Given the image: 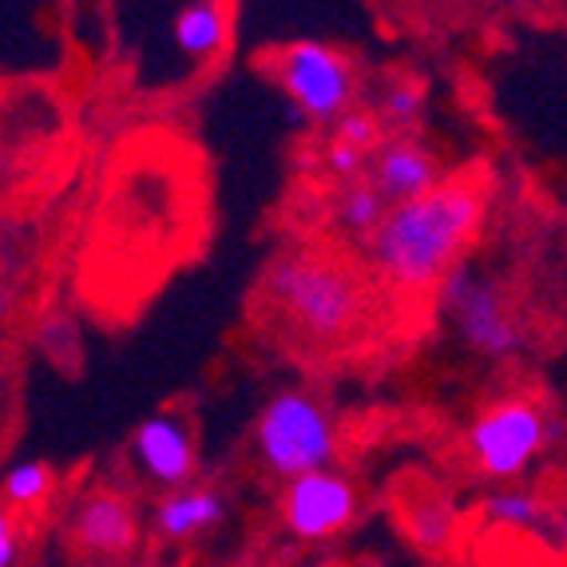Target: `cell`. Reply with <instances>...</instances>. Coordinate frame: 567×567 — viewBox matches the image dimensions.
Wrapping results in <instances>:
<instances>
[{
  "label": "cell",
  "mask_w": 567,
  "mask_h": 567,
  "mask_svg": "<svg viewBox=\"0 0 567 567\" xmlns=\"http://www.w3.org/2000/svg\"><path fill=\"white\" fill-rule=\"evenodd\" d=\"M175 48L183 56L195 60V64H207L215 60L223 48H227V9L223 0H187L175 17Z\"/></svg>",
  "instance_id": "cell-14"
},
{
  "label": "cell",
  "mask_w": 567,
  "mask_h": 567,
  "mask_svg": "<svg viewBox=\"0 0 567 567\" xmlns=\"http://www.w3.org/2000/svg\"><path fill=\"white\" fill-rule=\"evenodd\" d=\"M436 310L476 358L504 365L528 350V330L512 310L504 286L476 266L461 262L453 275H445V282L436 286Z\"/></svg>",
  "instance_id": "cell-4"
},
{
  "label": "cell",
  "mask_w": 567,
  "mask_h": 567,
  "mask_svg": "<svg viewBox=\"0 0 567 567\" xmlns=\"http://www.w3.org/2000/svg\"><path fill=\"white\" fill-rule=\"evenodd\" d=\"M429 92L416 80H393V84L381 87L378 95V120L385 135H416L421 120H425Z\"/></svg>",
  "instance_id": "cell-15"
},
{
  "label": "cell",
  "mask_w": 567,
  "mask_h": 567,
  "mask_svg": "<svg viewBox=\"0 0 567 567\" xmlns=\"http://www.w3.org/2000/svg\"><path fill=\"white\" fill-rule=\"evenodd\" d=\"M548 536L556 539L559 551H567V508H559L556 516H551V532H548Z\"/></svg>",
  "instance_id": "cell-23"
},
{
  "label": "cell",
  "mask_w": 567,
  "mask_h": 567,
  "mask_svg": "<svg viewBox=\"0 0 567 567\" xmlns=\"http://www.w3.org/2000/svg\"><path fill=\"white\" fill-rule=\"evenodd\" d=\"M4 528H12V516L4 508H0V532H4Z\"/></svg>",
  "instance_id": "cell-24"
},
{
  "label": "cell",
  "mask_w": 567,
  "mask_h": 567,
  "mask_svg": "<svg viewBox=\"0 0 567 567\" xmlns=\"http://www.w3.org/2000/svg\"><path fill=\"white\" fill-rule=\"evenodd\" d=\"M365 179L378 187V195L389 207H398V203H413L441 187L445 163L421 135H385L378 143V152L369 155Z\"/></svg>",
  "instance_id": "cell-9"
},
{
  "label": "cell",
  "mask_w": 567,
  "mask_h": 567,
  "mask_svg": "<svg viewBox=\"0 0 567 567\" xmlns=\"http://www.w3.org/2000/svg\"><path fill=\"white\" fill-rule=\"evenodd\" d=\"M275 80L286 92L298 112L313 123V127H333L341 115L358 107V76L346 52L322 40H293V44L278 48L275 60Z\"/></svg>",
  "instance_id": "cell-6"
},
{
  "label": "cell",
  "mask_w": 567,
  "mask_h": 567,
  "mask_svg": "<svg viewBox=\"0 0 567 567\" xmlns=\"http://www.w3.org/2000/svg\"><path fill=\"white\" fill-rule=\"evenodd\" d=\"M401 528L413 539L416 548L429 551V556H441L456 544V532H461V504H456L453 492L445 488H429L416 492L401 504Z\"/></svg>",
  "instance_id": "cell-12"
},
{
  "label": "cell",
  "mask_w": 567,
  "mask_h": 567,
  "mask_svg": "<svg viewBox=\"0 0 567 567\" xmlns=\"http://www.w3.org/2000/svg\"><path fill=\"white\" fill-rule=\"evenodd\" d=\"M266 298L298 333L313 341H338L361 322L365 290L341 262L290 250L266 270Z\"/></svg>",
  "instance_id": "cell-2"
},
{
  "label": "cell",
  "mask_w": 567,
  "mask_h": 567,
  "mask_svg": "<svg viewBox=\"0 0 567 567\" xmlns=\"http://www.w3.org/2000/svg\"><path fill=\"white\" fill-rule=\"evenodd\" d=\"M282 524L302 544H330L333 536L350 532L361 512V492L338 468L306 473L286 484L282 492Z\"/></svg>",
  "instance_id": "cell-7"
},
{
  "label": "cell",
  "mask_w": 567,
  "mask_h": 567,
  "mask_svg": "<svg viewBox=\"0 0 567 567\" xmlns=\"http://www.w3.org/2000/svg\"><path fill=\"white\" fill-rule=\"evenodd\" d=\"M255 453L282 484L322 473L338 461V416L306 389H278L255 421Z\"/></svg>",
  "instance_id": "cell-3"
},
{
  "label": "cell",
  "mask_w": 567,
  "mask_h": 567,
  "mask_svg": "<svg viewBox=\"0 0 567 567\" xmlns=\"http://www.w3.org/2000/svg\"><path fill=\"white\" fill-rule=\"evenodd\" d=\"M17 302H20L17 286L4 282V278H0V322H9L12 313H17Z\"/></svg>",
  "instance_id": "cell-22"
},
{
  "label": "cell",
  "mask_w": 567,
  "mask_h": 567,
  "mask_svg": "<svg viewBox=\"0 0 567 567\" xmlns=\"http://www.w3.org/2000/svg\"><path fill=\"white\" fill-rule=\"evenodd\" d=\"M72 539L84 556L123 559L140 544V516L135 504L115 488L87 492L72 512Z\"/></svg>",
  "instance_id": "cell-10"
},
{
  "label": "cell",
  "mask_w": 567,
  "mask_h": 567,
  "mask_svg": "<svg viewBox=\"0 0 567 567\" xmlns=\"http://www.w3.org/2000/svg\"><path fill=\"white\" fill-rule=\"evenodd\" d=\"M333 140L350 143V147H361V152L373 155L378 152V143L385 140V132H381L378 112H369V107H350V112L333 123Z\"/></svg>",
  "instance_id": "cell-19"
},
{
  "label": "cell",
  "mask_w": 567,
  "mask_h": 567,
  "mask_svg": "<svg viewBox=\"0 0 567 567\" xmlns=\"http://www.w3.org/2000/svg\"><path fill=\"white\" fill-rule=\"evenodd\" d=\"M353 567H381V564H353Z\"/></svg>",
  "instance_id": "cell-25"
},
{
  "label": "cell",
  "mask_w": 567,
  "mask_h": 567,
  "mask_svg": "<svg viewBox=\"0 0 567 567\" xmlns=\"http://www.w3.org/2000/svg\"><path fill=\"white\" fill-rule=\"evenodd\" d=\"M132 461L143 481L159 484V488H183L190 484L199 468V445H195V429L187 413L179 409H163L152 413L132 433Z\"/></svg>",
  "instance_id": "cell-8"
},
{
  "label": "cell",
  "mask_w": 567,
  "mask_h": 567,
  "mask_svg": "<svg viewBox=\"0 0 567 567\" xmlns=\"http://www.w3.org/2000/svg\"><path fill=\"white\" fill-rule=\"evenodd\" d=\"M322 171L330 175V179L338 183H361L369 175V152H361V147H350V143L341 140H330L322 152Z\"/></svg>",
  "instance_id": "cell-20"
},
{
  "label": "cell",
  "mask_w": 567,
  "mask_h": 567,
  "mask_svg": "<svg viewBox=\"0 0 567 567\" xmlns=\"http://www.w3.org/2000/svg\"><path fill=\"white\" fill-rule=\"evenodd\" d=\"M230 501L223 488H210V484H183V488L163 492V501L155 504L152 524L155 536L167 539V544H187V539L207 536L210 528L227 520Z\"/></svg>",
  "instance_id": "cell-11"
},
{
  "label": "cell",
  "mask_w": 567,
  "mask_h": 567,
  "mask_svg": "<svg viewBox=\"0 0 567 567\" xmlns=\"http://www.w3.org/2000/svg\"><path fill=\"white\" fill-rule=\"evenodd\" d=\"M56 488V473L48 461H17L0 476V501L12 508H40Z\"/></svg>",
  "instance_id": "cell-17"
},
{
  "label": "cell",
  "mask_w": 567,
  "mask_h": 567,
  "mask_svg": "<svg viewBox=\"0 0 567 567\" xmlns=\"http://www.w3.org/2000/svg\"><path fill=\"white\" fill-rule=\"evenodd\" d=\"M17 556H20L17 528H4L0 532V567H17Z\"/></svg>",
  "instance_id": "cell-21"
},
{
  "label": "cell",
  "mask_w": 567,
  "mask_h": 567,
  "mask_svg": "<svg viewBox=\"0 0 567 567\" xmlns=\"http://www.w3.org/2000/svg\"><path fill=\"white\" fill-rule=\"evenodd\" d=\"M484 218V195L473 179H445L413 203H398L365 238L369 266L393 290H436L464 262Z\"/></svg>",
  "instance_id": "cell-1"
},
{
  "label": "cell",
  "mask_w": 567,
  "mask_h": 567,
  "mask_svg": "<svg viewBox=\"0 0 567 567\" xmlns=\"http://www.w3.org/2000/svg\"><path fill=\"white\" fill-rule=\"evenodd\" d=\"M389 215V203L378 195V187L369 179L350 183V187H341L338 195V207H333V223H338L346 235L353 238H369L373 230L381 227V218Z\"/></svg>",
  "instance_id": "cell-16"
},
{
  "label": "cell",
  "mask_w": 567,
  "mask_h": 567,
  "mask_svg": "<svg viewBox=\"0 0 567 567\" xmlns=\"http://www.w3.org/2000/svg\"><path fill=\"white\" fill-rule=\"evenodd\" d=\"M476 512H481V520L488 528L501 532H532V536H548L551 532L548 504L524 484H496V488L481 496Z\"/></svg>",
  "instance_id": "cell-13"
},
{
  "label": "cell",
  "mask_w": 567,
  "mask_h": 567,
  "mask_svg": "<svg viewBox=\"0 0 567 567\" xmlns=\"http://www.w3.org/2000/svg\"><path fill=\"white\" fill-rule=\"evenodd\" d=\"M37 346L48 358H72L80 350V326L68 310H48L37 322Z\"/></svg>",
  "instance_id": "cell-18"
},
{
  "label": "cell",
  "mask_w": 567,
  "mask_h": 567,
  "mask_svg": "<svg viewBox=\"0 0 567 567\" xmlns=\"http://www.w3.org/2000/svg\"><path fill=\"white\" fill-rule=\"evenodd\" d=\"M556 416L539 401L524 398V393H504L476 413L464 445L484 481L516 484L539 461L544 449L556 445Z\"/></svg>",
  "instance_id": "cell-5"
}]
</instances>
